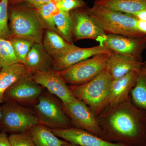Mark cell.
Here are the masks:
<instances>
[{
  "label": "cell",
  "mask_w": 146,
  "mask_h": 146,
  "mask_svg": "<svg viewBox=\"0 0 146 146\" xmlns=\"http://www.w3.org/2000/svg\"><path fill=\"white\" fill-rule=\"evenodd\" d=\"M102 129L100 137L128 146H146V112L133 104L130 96L107 107L97 116Z\"/></svg>",
  "instance_id": "6da1fadb"
},
{
  "label": "cell",
  "mask_w": 146,
  "mask_h": 146,
  "mask_svg": "<svg viewBox=\"0 0 146 146\" xmlns=\"http://www.w3.org/2000/svg\"><path fill=\"white\" fill-rule=\"evenodd\" d=\"M96 23L106 34L123 35L133 38H143L146 35L138 31V20L126 14L95 5L87 9Z\"/></svg>",
  "instance_id": "7a4b0ae2"
},
{
  "label": "cell",
  "mask_w": 146,
  "mask_h": 146,
  "mask_svg": "<svg viewBox=\"0 0 146 146\" xmlns=\"http://www.w3.org/2000/svg\"><path fill=\"white\" fill-rule=\"evenodd\" d=\"M112 77L106 69L95 78L83 84L68 86L74 97L85 103L96 116L109 104Z\"/></svg>",
  "instance_id": "3957f363"
},
{
  "label": "cell",
  "mask_w": 146,
  "mask_h": 146,
  "mask_svg": "<svg viewBox=\"0 0 146 146\" xmlns=\"http://www.w3.org/2000/svg\"><path fill=\"white\" fill-rule=\"evenodd\" d=\"M9 19L11 38L42 43L45 27L36 10L12 9L9 13Z\"/></svg>",
  "instance_id": "277c9868"
},
{
  "label": "cell",
  "mask_w": 146,
  "mask_h": 146,
  "mask_svg": "<svg viewBox=\"0 0 146 146\" xmlns=\"http://www.w3.org/2000/svg\"><path fill=\"white\" fill-rule=\"evenodd\" d=\"M110 54L96 55L58 73L64 81L70 85L83 84L105 70Z\"/></svg>",
  "instance_id": "5b68a950"
},
{
  "label": "cell",
  "mask_w": 146,
  "mask_h": 146,
  "mask_svg": "<svg viewBox=\"0 0 146 146\" xmlns=\"http://www.w3.org/2000/svg\"><path fill=\"white\" fill-rule=\"evenodd\" d=\"M1 106L0 127L4 132L22 133L39 123L36 114L16 103L8 102Z\"/></svg>",
  "instance_id": "8992f818"
},
{
  "label": "cell",
  "mask_w": 146,
  "mask_h": 146,
  "mask_svg": "<svg viewBox=\"0 0 146 146\" xmlns=\"http://www.w3.org/2000/svg\"><path fill=\"white\" fill-rule=\"evenodd\" d=\"M37 100L34 109L39 123L51 129L74 127L62 107V103H59L51 96L45 94H42Z\"/></svg>",
  "instance_id": "52a82bcc"
},
{
  "label": "cell",
  "mask_w": 146,
  "mask_h": 146,
  "mask_svg": "<svg viewBox=\"0 0 146 146\" xmlns=\"http://www.w3.org/2000/svg\"><path fill=\"white\" fill-rule=\"evenodd\" d=\"M62 106L73 126L100 136L102 129L97 116L85 103L75 98L70 103H62Z\"/></svg>",
  "instance_id": "ba28073f"
},
{
  "label": "cell",
  "mask_w": 146,
  "mask_h": 146,
  "mask_svg": "<svg viewBox=\"0 0 146 146\" xmlns=\"http://www.w3.org/2000/svg\"><path fill=\"white\" fill-rule=\"evenodd\" d=\"M79 8L70 12L72 24L73 41L91 39L101 44L106 35L96 23L87 12V9Z\"/></svg>",
  "instance_id": "9c48e42d"
},
{
  "label": "cell",
  "mask_w": 146,
  "mask_h": 146,
  "mask_svg": "<svg viewBox=\"0 0 146 146\" xmlns=\"http://www.w3.org/2000/svg\"><path fill=\"white\" fill-rule=\"evenodd\" d=\"M100 45L111 52L142 61L141 54L146 48V36L133 38L117 35L107 34Z\"/></svg>",
  "instance_id": "30bf717a"
},
{
  "label": "cell",
  "mask_w": 146,
  "mask_h": 146,
  "mask_svg": "<svg viewBox=\"0 0 146 146\" xmlns=\"http://www.w3.org/2000/svg\"><path fill=\"white\" fill-rule=\"evenodd\" d=\"M42 88L29 72L18 80L5 91L3 101L29 103L38 100L42 94Z\"/></svg>",
  "instance_id": "8fae6325"
},
{
  "label": "cell",
  "mask_w": 146,
  "mask_h": 146,
  "mask_svg": "<svg viewBox=\"0 0 146 146\" xmlns=\"http://www.w3.org/2000/svg\"><path fill=\"white\" fill-rule=\"evenodd\" d=\"M51 129L58 138L79 146H128L105 141L89 131L75 127L69 128Z\"/></svg>",
  "instance_id": "7c38bea8"
},
{
  "label": "cell",
  "mask_w": 146,
  "mask_h": 146,
  "mask_svg": "<svg viewBox=\"0 0 146 146\" xmlns=\"http://www.w3.org/2000/svg\"><path fill=\"white\" fill-rule=\"evenodd\" d=\"M33 78L38 84L58 98L62 103H70L75 98L67 83L56 71L34 73Z\"/></svg>",
  "instance_id": "4fadbf2b"
},
{
  "label": "cell",
  "mask_w": 146,
  "mask_h": 146,
  "mask_svg": "<svg viewBox=\"0 0 146 146\" xmlns=\"http://www.w3.org/2000/svg\"><path fill=\"white\" fill-rule=\"evenodd\" d=\"M111 51L102 45L90 48L76 46L57 58L54 59L53 70L59 72L84 60L100 54H110Z\"/></svg>",
  "instance_id": "5bb4252c"
},
{
  "label": "cell",
  "mask_w": 146,
  "mask_h": 146,
  "mask_svg": "<svg viewBox=\"0 0 146 146\" xmlns=\"http://www.w3.org/2000/svg\"><path fill=\"white\" fill-rule=\"evenodd\" d=\"M139 71H134L116 79L112 80L110 89L109 104L116 105L130 97L131 90L135 86Z\"/></svg>",
  "instance_id": "9a60e30c"
},
{
  "label": "cell",
  "mask_w": 146,
  "mask_h": 146,
  "mask_svg": "<svg viewBox=\"0 0 146 146\" xmlns=\"http://www.w3.org/2000/svg\"><path fill=\"white\" fill-rule=\"evenodd\" d=\"M143 62L111 52L108 59L106 69L116 79L134 71L141 70Z\"/></svg>",
  "instance_id": "2e32d148"
},
{
  "label": "cell",
  "mask_w": 146,
  "mask_h": 146,
  "mask_svg": "<svg viewBox=\"0 0 146 146\" xmlns=\"http://www.w3.org/2000/svg\"><path fill=\"white\" fill-rule=\"evenodd\" d=\"M54 59L45 49L43 44L35 43L29 52L24 65L34 74L53 70Z\"/></svg>",
  "instance_id": "e0dca14e"
},
{
  "label": "cell",
  "mask_w": 146,
  "mask_h": 146,
  "mask_svg": "<svg viewBox=\"0 0 146 146\" xmlns=\"http://www.w3.org/2000/svg\"><path fill=\"white\" fill-rule=\"evenodd\" d=\"M23 64L16 63L2 68L0 70V104L3 102L5 91L12 84L29 73Z\"/></svg>",
  "instance_id": "ac0fdd59"
},
{
  "label": "cell",
  "mask_w": 146,
  "mask_h": 146,
  "mask_svg": "<svg viewBox=\"0 0 146 146\" xmlns=\"http://www.w3.org/2000/svg\"><path fill=\"white\" fill-rule=\"evenodd\" d=\"M94 5L133 15L146 9V0H95Z\"/></svg>",
  "instance_id": "d6986e66"
},
{
  "label": "cell",
  "mask_w": 146,
  "mask_h": 146,
  "mask_svg": "<svg viewBox=\"0 0 146 146\" xmlns=\"http://www.w3.org/2000/svg\"><path fill=\"white\" fill-rule=\"evenodd\" d=\"M42 44L47 52L53 59L76 46L74 44L65 41L57 33L48 30L46 31Z\"/></svg>",
  "instance_id": "ffe728a7"
},
{
  "label": "cell",
  "mask_w": 146,
  "mask_h": 146,
  "mask_svg": "<svg viewBox=\"0 0 146 146\" xmlns=\"http://www.w3.org/2000/svg\"><path fill=\"white\" fill-rule=\"evenodd\" d=\"M29 131L36 146H61L66 142L60 140L51 129L42 124L34 126Z\"/></svg>",
  "instance_id": "44dd1931"
},
{
  "label": "cell",
  "mask_w": 146,
  "mask_h": 146,
  "mask_svg": "<svg viewBox=\"0 0 146 146\" xmlns=\"http://www.w3.org/2000/svg\"><path fill=\"white\" fill-rule=\"evenodd\" d=\"M130 96L134 105L146 112V74L142 68Z\"/></svg>",
  "instance_id": "7402d4cb"
},
{
  "label": "cell",
  "mask_w": 146,
  "mask_h": 146,
  "mask_svg": "<svg viewBox=\"0 0 146 146\" xmlns=\"http://www.w3.org/2000/svg\"><path fill=\"white\" fill-rule=\"evenodd\" d=\"M54 22L58 33L65 41L73 44L72 24L70 13L60 11L55 16Z\"/></svg>",
  "instance_id": "603a6c76"
},
{
  "label": "cell",
  "mask_w": 146,
  "mask_h": 146,
  "mask_svg": "<svg viewBox=\"0 0 146 146\" xmlns=\"http://www.w3.org/2000/svg\"><path fill=\"white\" fill-rule=\"evenodd\" d=\"M45 28L48 30L57 33L55 25L54 17L60 12V10L54 2H50L36 9Z\"/></svg>",
  "instance_id": "cb8c5ba5"
},
{
  "label": "cell",
  "mask_w": 146,
  "mask_h": 146,
  "mask_svg": "<svg viewBox=\"0 0 146 146\" xmlns=\"http://www.w3.org/2000/svg\"><path fill=\"white\" fill-rule=\"evenodd\" d=\"M19 63L10 40L0 36V69Z\"/></svg>",
  "instance_id": "d4e9b609"
},
{
  "label": "cell",
  "mask_w": 146,
  "mask_h": 146,
  "mask_svg": "<svg viewBox=\"0 0 146 146\" xmlns=\"http://www.w3.org/2000/svg\"><path fill=\"white\" fill-rule=\"evenodd\" d=\"M10 40L18 62L24 65L29 52L34 43L18 37H12Z\"/></svg>",
  "instance_id": "484cf974"
},
{
  "label": "cell",
  "mask_w": 146,
  "mask_h": 146,
  "mask_svg": "<svg viewBox=\"0 0 146 146\" xmlns=\"http://www.w3.org/2000/svg\"><path fill=\"white\" fill-rule=\"evenodd\" d=\"M9 0L0 1V36L10 40L11 38L8 25V5Z\"/></svg>",
  "instance_id": "4316f807"
},
{
  "label": "cell",
  "mask_w": 146,
  "mask_h": 146,
  "mask_svg": "<svg viewBox=\"0 0 146 146\" xmlns=\"http://www.w3.org/2000/svg\"><path fill=\"white\" fill-rule=\"evenodd\" d=\"M11 146H36L29 131L22 133H11L9 136Z\"/></svg>",
  "instance_id": "83f0119b"
},
{
  "label": "cell",
  "mask_w": 146,
  "mask_h": 146,
  "mask_svg": "<svg viewBox=\"0 0 146 146\" xmlns=\"http://www.w3.org/2000/svg\"><path fill=\"white\" fill-rule=\"evenodd\" d=\"M56 4L59 10L68 13L75 9L83 8L86 6L82 0H60Z\"/></svg>",
  "instance_id": "f1b7e54d"
},
{
  "label": "cell",
  "mask_w": 146,
  "mask_h": 146,
  "mask_svg": "<svg viewBox=\"0 0 146 146\" xmlns=\"http://www.w3.org/2000/svg\"><path fill=\"white\" fill-rule=\"evenodd\" d=\"M26 1L32 6L37 9L47 3L54 2V1L53 0H26Z\"/></svg>",
  "instance_id": "f546056e"
},
{
  "label": "cell",
  "mask_w": 146,
  "mask_h": 146,
  "mask_svg": "<svg viewBox=\"0 0 146 146\" xmlns=\"http://www.w3.org/2000/svg\"><path fill=\"white\" fill-rule=\"evenodd\" d=\"M0 146H11L9 137L4 131L0 133Z\"/></svg>",
  "instance_id": "4dcf8cb0"
},
{
  "label": "cell",
  "mask_w": 146,
  "mask_h": 146,
  "mask_svg": "<svg viewBox=\"0 0 146 146\" xmlns=\"http://www.w3.org/2000/svg\"><path fill=\"white\" fill-rule=\"evenodd\" d=\"M137 28L138 31L146 35V22L138 20Z\"/></svg>",
  "instance_id": "1f68e13d"
},
{
  "label": "cell",
  "mask_w": 146,
  "mask_h": 146,
  "mask_svg": "<svg viewBox=\"0 0 146 146\" xmlns=\"http://www.w3.org/2000/svg\"><path fill=\"white\" fill-rule=\"evenodd\" d=\"M131 15L135 17L137 20L146 22V9Z\"/></svg>",
  "instance_id": "d6a6232c"
},
{
  "label": "cell",
  "mask_w": 146,
  "mask_h": 146,
  "mask_svg": "<svg viewBox=\"0 0 146 146\" xmlns=\"http://www.w3.org/2000/svg\"><path fill=\"white\" fill-rule=\"evenodd\" d=\"M24 1H26V0H9V3L11 4L15 5Z\"/></svg>",
  "instance_id": "836d02e7"
},
{
  "label": "cell",
  "mask_w": 146,
  "mask_h": 146,
  "mask_svg": "<svg viewBox=\"0 0 146 146\" xmlns=\"http://www.w3.org/2000/svg\"><path fill=\"white\" fill-rule=\"evenodd\" d=\"M61 146H79L77 145H74V144H73L70 143H68V142H66L65 143L63 144Z\"/></svg>",
  "instance_id": "e575fe53"
},
{
  "label": "cell",
  "mask_w": 146,
  "mask_h": 146,
  "mask_svg": "<svg viewBox=\"0 0 146 146\" xmlns=\"http://www.w3.org/2000/svg\"><path fill=\"white\" fill-rule=\"evenodd\" d=\"M142 69L146 74V62L143 63V66H142Z\"/></svg>",
  "instance_id": "d590c367"
},
{
  "label": "cell",
  "mask_w": 146,
  "mask_h": 146,
  "mask_svg": "<svg viewBox=\"0 0 146 146\" xmlns=\"http://www.w3.org/2000/svg\"><path fill=\"white\" fill-rule=\"evenodd\" d=\"M2 115V106H0V122H1V117Z\"/></svg>",
  "instance_id": "8d00e7d4"
},
{
  "label": "cell",
  "mask_w": 146,
  "mask_h": 146,
  "mask_svg": "<svg viewBox=\"0 0 146 146\" xmlns=\"http://www.w3.org/2000/svg\"><path fill=\"white\" fill-rule=\"evenodd\" d=\"M60 1V0H53L54 2L55 3H56L57 2H59V1Z\"/></svg>",
  "instance_id": "74e56055"
},
{
  "label": "cell",
  "mask_w": 146,
  "mask_h": 146,
  "mask_svg": "<svg viewBox=\"0 0 146 146\" xmlns=\"http://www.w3.org/2000/svg\"><path fill=\"white\" fill-rule=\"evenodd\" d=\"M0 70H1V69H0Z\"/></svg>",
  "instance_id": "f35d334b"
}]
</instances>
